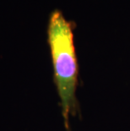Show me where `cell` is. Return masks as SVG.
I'll use <instances>...</instances> for the list:
<instances>
[{
  "label": "cell",
  "mask_w": 130,
  "mask_h": 131,
  "mask_svg": "<svg viewBox=\"0 0 130 131\" xmlns=\"http://www.w3.org/2000/svg\"><path fill=\"white\" fill-rule=\"evenodd\" d=\"M74 22L68 20L61 10L51 12L48 24V42L66 131H71L70 118L79 113L76 96L79 67L74 46Z\"/></svg>",
  "instance_id": "cell-1"
}]
</instances>
